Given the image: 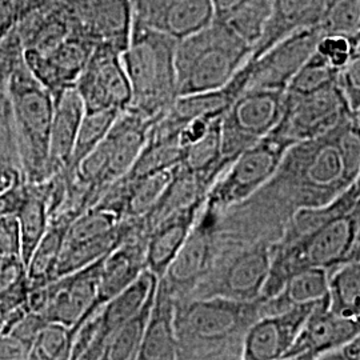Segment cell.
Masks as SVG:
<instances>
[{"mask_svg": "<svg viewBox=\"0 0 360 360\" xmlns=\"http://www.w3.org/2000/svg\"><path fill=\"white\" fill-rule=\"evenodd\" d=\"M359 158L360 129L352 112L326 134L292 144L257 193L219 215L220 239L275 243L296 211L326 206L347 191Z\"/></svg>", "mask_w": 360, "mask_h": 360, "instance_id": "obj_1", "label": "cell"}, {"mask_svg": "<svg viewBox=\"0 0 360 360\" xmlns=\"http://www.w3.org/2000/svg\"><path fill=\"white\" fill-rule=\"evenodd\" d=\"M263 315V300L223 296L176 299L175 328L180 358L242 359L245 333Z\"/></svg>", "mask_w": 360, "mask_h": 360, "instance_id": "obj_2", "label": "cell"}, {"mask_svg": "<svg viewBox=\"0 0 360 360\" xmlns=\"http://www.w3.org/2000/svg\"><path fill=\"white\" fill-rule=\"evenodd\" d=\"M178 40L134 19L129 47L122 53L132 90V108L159 122L178 98L175 51Z\"/></svg>", "mask_w": 360, "mask_h": 360, "instance_id": "obj_3", "label": "cell"}, {"mask_svg": "<svg viewBox=\"0 0 360 360\" xmlns=\"http://www.w3.org/2000/svg\"><path fill=\"white\" fill-rule=\"evenodd\" d=\"M7 98L25 179L30 183L50 179V135L55 101L51 92L28 70L23 52L7 79Z\"/></svg>", "mask_w": 360, "mask_h": 360, "instance_id": "obj_4", "label": "cell"}, {"mask_svg": "<svg viewBox=\"0 0 360 360\" xmlns=\"http://www.w3.org/2000/svg\"><path fill=\"white\" fill-rule=\"evenodd\" d=\"M254 47L224 22L178 40L175 68L178 96L226 87L250 59Z\"/></svg>", "mask_w": 360, "mask_h": 360, "instance_id": "obj_5", "label": "cell"}, {"mask_svg": "<svg viewBox=\"0 0 360 360\" xmlns=\"http://www.w3.org/2000/svg\"><path fill=\"white\" fill-rule=\"evenodd\" d=\"M354 250V232L347 214L292 239H279L271 245L270 271L260 299H270L300 271L324 269L333 272L349 262Z\"/></svg>", "mask_w": 360, "mask_h": 360, "instance_id": "obj_6", "label": "cell"}, {"mask_svg": "<svg viewBox=\"0 0 360 360\" xmlns=\"http://www.w3.org/2000/svg\"><path fill=\"white\" fill-rule=\"evenodd\" d=\"M154 124V120L132 108L122 111L105 138L79 165L74 175L89 186L90 193L112 186L129 174Z\"/></svg>", "mask_w": 360, "mask_h": 360, "instance_id": "obj_7", "label": "cell"}, {"mask_svg": "<svg viewBox=\"0 0 360 360\" xmlns=\"http://www.w3.org/2000/svg\"><path fill=\"white\" fill-rule=\"evenodd\" d=\"M291 146L271 131L239 155L207 193L205 208L221 215L250 199L275 174Z\"/></svg>", "mask_w": 360, "mask_h": 360, "instance_id": "obj_8", "label": "cell"}, {"mask_svg": "<svg viewBox=\"0 0 360 360\" xmlns=\"http://www.w3.org/2000/svg\"><path fill=\"white\" fill-rule=\"evenodd\" d=\"M271 243L220 245L218 257L193 297L223 296L251 302L260 299L270 271Z\"/></svg>", "mask_w": 360, "mask_h": 360, "instance_id": "obj_9", "label": "cell"}, {"mask_svg": "<svg viewBox=\"0 0 360 360\" xmlns=\"http://www.w3.org/2000/svg\"><path fill=\"white\" fill-rule=\"evenodd\" d=\"M285 105V90L248 89L229 107L221 117V165L232 162L269 135L281 122Z\"/></svg>", "mask_w": 360, "mask_h": 360, "instance_id": "obj_10", "label": "cell"}, {"mask_svg": "<svg viewBox=\"0 0 360 360\" xmlns=\"http://www.w3.org/2000/svg\"><path fill=\"white\" fill-rule=\"evenodd\" d=\"M104 257L82 270L30 290L25 303L26 309L37 312L47 323L67 326L71 328L74 339L77 326L95 300Z\"/></svg>", "mask_w": 360, "mask_h": 360, "instance_id": "obj_11", "label": "cell"}, {"mask_svg": "<svg viewBox=\"0 0 360 360\" xmlns=\"http://www.w3.org/2000/svg\"><path fill=\"white\" fill-rule=\"evenodd\" d=\"M351 114L336 83L303 96L285 92L283 116L272 132L292 146L326 134Z\"/></svg>", "mask_w": 360, "mask_h": 360, "instance_id": "obj_12", "label": "cell"}, {"mask_svg": "<svg viewBox=\"0 0 360 360\" xmlns=\"http://www.w3.org/2000/svg\"><path fill=\"white\" fill-rule=\"evenodd\" d=\"M75 32L95 47L127 50L134 27V0H63Z\"/></svg>", "mask_w": 360, "mask_h": 360, "instance_id": "obj_13", "label": "cell"}, {"mask_svg": "<svg viewBox=\"0 0 360 360\" xmlns=\"http://www.w3.org/2000/svg\"><path fill=\"white\" fill-rule=\"evenodd\" d=\"M218 218L203 206L193 231L162 276L175 299L191 295L212 270L220 250Z\"/></svg>", "mask_w": 360, "mask_h": 360, "instance_id": "obj_14", "label": "cell"}, {"mask_svg": "<svg viewBox=\"0 0 360 360\" xmlns=\"http://www.w3.org/2000/svg\"><path fill=\"white\" fill-rule=\"evenodd\" d=\"M318 26L303 27L288 34L257 58L245 62L248 89L285 90L296 71L315 52L322 37Z\"/></svg>", "mask_w": 360, "mask_h": 360, "instance_id": "obj_15", "label": "cell"}, {"mask_svg": "<svg viewBox=\"0 0 360 360\" xmlns=\"http://www.w3.org/2000/svg\"><path fill=\"white\" fill-rule=\"evenodd\" d=\"M84 111H126L132 102V90L122 53L96 46L75 84Z\"/></svg>", "mask_w": 360, "mask_h": 360, "instance_id": "obj_16", "label": "cell"}, {"mask_svg": "<svg viewBox=\"0 0 360 360\" xmlns=\"http://www.w3.org/2000/svg\"><path fill=\"white\" fill-rule=\"evenodd\" d=\"M360 335V316H345L328 307L326 296L316 303L284 359H324Z\"/></svg>", "mask_w": 360, "mask_h": 360, "instance_id": "obj_17", "label": "cell"}, {"mask_svg": "<svg viewBox=\"0 0 360 360\" xmlns=\"http://www.w3.org/2000/svg\"><path fill=\"white\" fill-rule=\"evenodd\" d=\"M95 46L77 32L47 51L22 50L23 60L39 83L51 92L53 99L75 87Z\"/></svg>", "mask_w": 360, "mask_h": 360, "instance_id": "obj_18", "label": "cell"}, {"mask_svg": "<svg viewBox=\"0 0 360 360\" xmlns=\"http://www.w3.org/2000/svg\"><path fill=\"white\" fill-rule=\"evenodd\" d=\"M318 302L262 315L245 333L242 359H284Z\"/></svg>", "mask_w": 360, "mask_h": 360, "instance_id": "obj_19", "label": "cell"}, {"mask_svg": "<svg viewBox=\"0 0 360 360\" xmlns=\"http://www.w3.org/2000/svg\"><path fill=\"white\" fill-rule=\"evenodd\" d=\"M135 18L180 40L203 30L215 19L211 0H134Z\"/></svg>", "mask_w": 360, "mask_h": 360, "instance_id": "obj_20", "label": "cell"}, {"mask_svg": "<svg viewBox=\"0 0 360 360\" xmlns=\"http://www.w3.org/2000/svg\"><path fill=\"white\" fill-rule=\"evenodd\" d=\"M159 278L150 270L143 271L139 278L124 291L108 300L87 322L95 330L90 347L82 359H102L104 348L116 331L142 309L158 285Z\"/></svg>", "mask_w": 360, "mask_h": 360, "instance_id": "obj_21", "label": "cell"}, {"mask_svg": "<svg viewBox=\"0 0 360 360\" xmlns=\"http://www.w3.org/2000/svg\"><path fill=\"white\" fill-rule=\"evenodd\" d=\"M207 196V195H206ZM206 196L179 207L156 221L146 238V269L162 278L193 231L203 210Z\"/></svg>", "mask_w": 360, "mask_h": 360, "instance_id": "obj_22", "label": "cell"}, {"mask_svg": "<svg viewBox=\"0 0 360 360\" xmlns=\"http://www.w3.org/2000/svg\"><path fill=\"white\" fill-rule=\"evenodd\" d=\"M144 257L146 239L142 242L132 238H126L104 257L95 300L77 328L92 318L108 300L124 291L139 278V275L146 270Z\"/></svg>", "mask_w": 360, "mask_h": 360, "instance_id": "obj_23", "label": "cell"}, {"mask_svg": "<svg viewBox=\"0 0 360 360\" xmlns=\"http://www.w3.org/2000/svg\"><path fill=\"white\" fill-rule=\"evenodd\" d=\"M175 296L168 290L166 282L159 278L138 359H180L175 328Z\"/></svg>", "mask_w": 360, "mask_h": 360, "instance_id": "obj_24", "label": "cell"}, {"mask_svg": "<svg viewBox=\"0 0 360 360\" xmlns=\"http://www.w3.org/2000/svg\"><path fill=\"white\" fill-rule=\"evenodd\" d=\"M50 135V166L52 176L67 172L77 132L84 116V104L75 87H70L55 99Z\"/></svg>", "mask_w": 360, "mask_h": 360, "instance_id": "obj_25", "label": "cell"}, {"mask_svg": "<svg viewBox=\"0 0 360 360\" xmlns=\"http://www.w3.org/2000/svg\"><path fill=\"white\" fill-rule=\"evenodd\" d=\"M52 188L53 179L39 183H30L26 180V196L19 212L16 214L22 260L27 266L39 242L49 230L51 221Z\"/></svg>", "mask_w": 360, "mask_h": 360, "instance_id": "obj_26", "label": "cell"}, {"mask_svg": "<svg viewBox=\"0 0 360 360\" xmlns=\"http://www.w3.org/2000/svg\"><path fill=\"white\" fill-rule=\"evenodd\" d=\"M323 0H274L272 13L251 58H257L288 34L303 27L316 26Z\"/></svg>", "mask_w": 360, "mask_h": 360, "instance_id": "obj_27", "label": "cell"}, {"mask_svg": "<svg viewBox=\"0 0 360 360\" xmlns=\"http://www.w3.org/2000/svg\"><path fill=\"white\" fill-rule=\"evenodd\" d=\"M79 214L80 212L77 211H71L63 217H52L49 230L27 263V279L30 290L46 285L55 279V271L65 242V231L71 220Z\"/></svg>", "mask_w": 360, "mask_h": 360, "instance_id": "obj_28", "label": "cell"}, {"mask_svg": "<svg viewBox=\"0 0 360 360\" xmlns=\"http://www.w3.org/2000/svg\"><path fill=\"white\" fill-rule=\"evenodd\" d=\"M330 271L309 269L291 276L278 294L263 300V315L283 312L295 306L318 302L328 295Z\"/></svg>", "mask_w": 360, "mask_h": 360, "instance_id": "obj_29", "label": "cell"}, {"mask_svg": "<svg viewBox=\"0 0 360 360\" xmlns=\"http://www.w3.org/2000/svg\"><path fill=\"white\" fill-rule=\"evenodd\" d=\"M221 117L214 120L206 136L183 148L180 166L200 180L207 188L224 172L221 165Z\"/></svg>", "mask_w": 360, "mask_h": 360, "instance_id": "obj_30", "label": "cell"}, {"mask_svg": "<svg viewBox=\"0 0 360 360\" xmlns=\"http://www.w3.org/2000/svg\"><path fill=\"white\" fill-rule=\"evenodd\" d=\"M328 307L345 316H360V260L346 262L330 275Z\"/></svg>", "mask_w": 360, "mask_h": 360, "instance_id": "obj_31", "label": "cell"}, {"mask_svg": "<svg viewBox=\"0 0 360 360\" xmlns=\"http://www.w3.org/2000/svg\"><path fill=\"white\" fill-rule=\"evenodd\" d=\"M155 292L156 288L147 299L142 309L124 323L110 339L104 348L102 359H138V354L142 346L143 338L153 309Z\"/></svg>", "mask_w": 360, "mask_h": 360, "instance_id": "obj_32", "label": "cell"}, {"mask_svg": "<svg viewBox=\"0 0 360 360\" xmlns=\"http://www.w3.org/2000/svg\"><path fill=\"white\" fill-rule=\"evenodd\" d=\"M120 111L117 110H102V111H84L82 119L77 142L71 156L70 166L67 168L68 175L77 172L79 165L99 146L108 134Z\"/></svg>", "mask_w": 360, "mask_h": 360, "instance_id": "obj_33", "label": "cell"}, {"mask_svg": "<svg viewBox=\"0 0 360 360\" xmlns=\"http://www.w3.org/2000/svg\"><path fill=\"white\" fill-rule=\"evenodd\" d=\"M316 26L324 34H339L360 41V0H323Z\"/></svg>", "mask_w": 360, "mask_h": 360, "instance_id": "obj_34", "label": "cell"}, {"mask_svg": "<svg viewBox=\"0 0 360 360\" xmlns=\"http://www.w3.org/2000/svg\"><path fill=\"white\" fill-rule=\"evenodd\" d=\"M272 6L274 0H247L224 23L254 47L270 20Z\"/></svg>", "mask_w": 360, "mask_h": 360, "instance_id": "obj_35", "label": "cell"}, {"mask_svg": "<svg viewBox=\"0 0 360 360\" xmlns=\"http://www.w3.org/2000/svg\"><path fill=\"white\" fill-rule=\"evenodd\" d=\"M338 71L328 65L321 55L314 52L304 62L292 79L290 80L285 92L291 95H309L334 84Z\"/></svg>", "mask_w": 360, "mask_h": 360, "instance_id": "obj_36", "label": "cell"}, {"mask_svg": "<svg viewBox=\"0 0 360 360\" xmlns=\"http://www.w3.org/2000/svg\"><path fill=\"white\" fill-rule=\"evenodd\" d=\"M72 343L71 328L59 323H46L31 346L28 359H71Z\"/></svg>", "mask_w": 360, "mask_h": 360, "instance_id": "obj_37", "label": "cell"}, {"mask_svg": "<svg viewBox=\"0 0 360 360\" xmlns=\"http://www.w3.org/2000/svg\"><path fill=\"white\" fill-rule=\"evenodd\" d=\"M359 40L349 38L339 34H324L319 39L315 52L323 59L339 71L351 60V58L358 51Z\"/></svg>", "mask_w": 360, "mask_h": 360, "instance_id": "obj_38", "label": "cell"}, {"mask_svg": "<svg viewBox=\"0 0 360 360\" xmlns=\"http://www.w3.org/2000/svg\"><path fill=\"white\" fill-rule=\"evenodd\" d=\"M56 0H0V34L6 37L27 16Z\"/></svg>", "mask_w": 360, "mask_h": 360, "instance_id": "obj_39", "label": "cell"}, {"mask_svg": "<svg viewBox=\"0 0 360 360\" xmlns=\"http://www.w3.org/2000/svg\"><path fill=\"white\" fill-rule=\"evenodd\" d=\"M336 86L342 92L352 112L360 108V52H355L351 60L336 74Z\"/></svg>", "mask_w": 360, "mask_h": 360, "instance_id": "obj_40", "label": "cell"}, {"mask_svg": "<svg viewBox=\"0 0 360 360\" xmlns=\"http://www.w3.org/2000/svg\"><path fill=\"white\" fill-rule=\"evenodd\" d=\"M22 260L18 220L15 217L0 219V267Z\"/></svg>", "mask_w": 360, "mask_h": 360, "instance_id": "obj_41", "label": "cell"}, {"mask_svg": "<svg viewBox=\"0 0 360 360\" xmlns=\"http://www.w3.org/2000/svg\"><path fill=\"white\" fill-rule=\"evenodd\" d=\"M26 196V179L18 180L0 191V219L11 218L19 212Z\"/></svg>", "mask_w": 360, "mask_h": 360, "instance_id": "obj_42", "label": "cell"}, {"mask_svg": "<svg viewBox=\"0 0 360 360\" xmlns=\"http://www.w3.org/2000/svg\"><path fill=\"white\" fill-rule=\"evenodd\" d=\"M30 347L11 333L1 331L0 319V359H28Z\"/></svg>", "mask_w": 360, "mask_h": 360, "instance_id": "obj_43", "label": "cell"}, {"mask_svg": "<svg viewBox=\"0 0 360 360\" xmlns=\"http://www.w3.org/2000/svg\"><path fill=\"white\" fill-rule=\"evenodd\" d=\"M247 0H211L215 19L224 22L227 18H230L232 13L239 10Z\"/></svg>", "mask_w": 360, "mask_h": 360, "instance_id": "obj_44", "label": "cell"}, {"mask_svg": "<svg viewBox=\"0 0 360 360\" xmlns=\"http://www.w3.org/2000/svg\"><path fill=\"white\" fill-rule=\"evenodd\" d=\"M348 217L352 224V232H354V250L351 260H356L360 252V198L356 199L354 206L348 211ZM349 260V262H351Z\"/></svg>", "mask_w": 360, "mask_h": 360, "instance_id": "obj_45", "label": "cell"}, {"mask_svg": "<svg viewBox=\"0 0 360 360\" xmlns=\"http://www.w3.org/2000/svg\"><path fill=\"white\" fill-rule=\"evenodd\" d=\"M20 179H25L23 174H20L19 171H16L13 167L4 165L0 160V191L7 188V187H10L15 181Z\"/></svg>", "mask_w": 360, "mask_h": 360, "instance_id": "obj_46", "label": "cell"}, {"mask_svg": "<svg viewBox=\"0 0 360 360\" xmlns=\"http://www.w3.org/2000/svg\"><path fill=\"white\" fill-rule=\"evenodd\" d=\"M351 190L354 195L356 196V199L360 198V158H359V166H358V172H356V176L354 179V183L351 186Z\"/></svg>", "mask_w": 360, "mask_h": 360, "instance_id": "obj_47", "label": "cell"}, {"mask_svg": "<svg viewBox=\"0 0 360 360\" xmlns=\"http://www.w3.org/2000/svg\"><path fill=\"white\" fill-rule=\"evenodd\" d=\"M354 115H355V120H356V124H358V127L360 129V108L356 111V112H354Z\"/></svg>", "mask_w": 360, "mask_h": 360, "instance_id": "obj_48", "label": "cell"}, {"mask_svg": "<svg viewBox=\"0 0 360 360\" xmlns=\"http://www.w3.org/2000/svg\"><path fill=\"white\" fill-rule=\"evenodd\" d=\"M6 38V37H3V35H1V34H0V43H1V41H3V39Z\"/></svg>", "mask_w": 360, "mask_h": 360, "instance_id": "obj_49", "label": "cell"}, {"mask_svg": "<svg viewBox=\"0 0 360 360\" xmlns=\"http://www.w3.org/2000/svg\"><path fill=\"white\" fill-rule=\"evenodd\" d=\"M358 51L360 52V41H359V46H358Z\"/></svg>", "mask_w": 360, "mask_h": 360, "instance_id": "obj_50", "label": "cell"}, {"mask_svg": "<svg viewBox=\"0 0 360 360\" xmlns=\"http://www.w3.org/2000/svg\"><path fill=\"white\" fill-rule=\"evenodd\" d=\"M356 260H360V252H359V257H358V259Z\"/></svg>", "mask_w": 360, "mask_h": 360, "instance_id": "obj_51", "label": "cell"}]
</instances>
